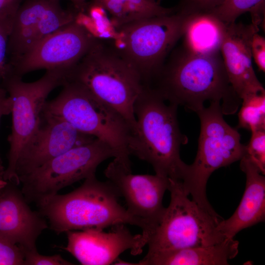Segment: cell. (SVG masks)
<instances>
[{
	"label": "cell",
	"mask_w": 265,
	"mask_h": 265,
	"mask_svg": "<svg viewBox=\"0 0 265 265\" xmlns=\"http://www.w3.org/2000/svg\"><path fill=\"white\" fill-rule=\"evenodd\" d=\"M224 0H180L174 7L175 13L186 16H196L208 13Z\"/></svg>",
	"instance_id": "cell-26"
},
{
	"label": "cell",
	"mask_w": 265,
	"mask_h": 265,
	"mask_svg": "<svg viewBox=\"0 0 265 265\" xmlns=\"http://www.w3.org/2000/svg\"><path fill=\"white\" fill-rule=\"evenodd\" d=\"M73 4L74 8L78 11H84L87 2L86 0H69Z\"/></svg>",
	"instance_id": "cell-32"
},
{
	"label": "cell",
	"mask_w": 265,
	"mask_h": 265,
	"mask_svg": "<svg viewBox=\"0 0 265 265\" xmlns=\"http://www.w3.org/2000/svg\"><path fill=\"white\" fill-rule=\"evenodd\" d=\"M67 72L61 70H46L38 80L24 81L22 77L9 73L2 80L11 104V132L8 136L9 150L8 164L4 169V180L19 185L16 164L26 144L41 125L46 99L55 88L63 85Z\"/></svg>",
	"instance_id": "cell-9"
},
{
	"label": "cell",
	"mask_w": 265,
	"mask_h": 265,
	"mask_svg": "<svg viewBox=\"0 0 265 265\" xmlns=\"http://www.w3.org/2000/svg\"><path fill=\"white\" fill-rule=\"evenodd\" d=\"M200 120V132L196 158L187 165L181 181L184 190L192 200L212 213H217L208 201L206 185L216 169L240 160L245 155L246 147L240 142V135L223 117L220 102L196 112Z\"/></svg>",
	"instance_id": "cell-6"
},
{
	"label": "cell",
	"mask_w": 265,
	"mask_h": 265,
	"mask_svg": "<svg viewBox=\"0 0 265 265\" xmlns=\"http://www.w3.org/2000/svg\"><path fill=\"white\" fill-rule=\"evenodd\" d=\"M25 265H73V263L64 259L60 255L47 256L40 254L37 249L23 250Z\"/></svg>",
	"instance_id": "cell-28"
},
{
	"label": "cell",
	"mask_w": 265,
	"mask_h": 265,
	"mask_svg": "<svg viewBox=\"0 0 265 265\" xmlns=\"http://www.w3.org/2000/svg\"><path fill=\"white\" fill-rule=\"evenodd\" d=\"M104 173L124 197L127 211L146 223L152 235L165 211L162 201L169 179L156 174H132L131 169L116 159L108 164Z\"/></svg>",
	"instance_id": "cell-12"
},
{
	"label": "cell",
	"mask_w": 265,
	"mask_h": 265,
	"mask_svg": "<svg viewBox=\"0 0 265 265\" xmlns=\"http://www.w3.org/2000/svg\"><path fill=\"white\" fill-rule=\"evenodd\" d=\"M15 185L8 182L0 192V239L23 250L37 249L38 238L49 228L47 220L30 209Z\"/></svg>",
	"instance_id": "cell-16"
},
{
	"label": "cell",
	"mask_w": 265,
	"mask_h": 265,
	"mask_svg": "<svg viewBox=\"0 0 265 265\" xmlns=\"http://www.w3.org/2000/svg\"><path fill=\"white\" fill-rule=\"evenodd\" d=\"M116 158L114 150L98 138L75 147L19 178L28 203L35 204L58 193L62 188L95 175L106 159Z\"/></svg>",
	"instance_id": "cell-10"
},
{
	"label": "cell",
	"mask_w": 265,
	"mask_h": 265,
	"mask_svg": "<svg viewBox=\"0 0 265 265\" xmlns=\"http://www.w3.org/2000/svg\"><path fill=\"white\" fill-rule=\"evenodd\" d=\"M97 39L75 20L43 38L11 63L10 73L21 77L40 69L68 73Z\"/></svg>",
	"instance_id": "cell-11"
},
{
	"label": "cell",
	"mask_w": 265,
	"mask_h": 265,
	"mask_svg": "<svg viewBox=\"0 0 265 265\" xmlns=\"http://www.w3.org/2000/svg\"><path fill=\"white\" fill-rule=\"evenodd\" d=\"M111 15L110 20L117 29L133 21L175 13L174 7H164L149 0H91Z\"/></svg>",
	"instance_id": "cell-21"
},
{
	"label": "cell",
	"mask_w": 265,
	"mask_h": 265,
	"mask_svg": "<svg viewBox=\"0 0 265 265\" xmlns=\"http://www.w3.org/2000/svg\"><path fill=\"white\" fill-rule=\"evenodd\" d=\"M11 104L4 88L0 87V120L2 116L11 113ZM4 169L0 158V174H4Z\"/></svg>",
	"instance_id": "cell-31"
},
{
	"label": "cell",
	"mask_w": 265,
	"mask_h": 265,
	"mask_svg": "<svg viewBox=\"0 0 265 265\" xmlns=\"http://www.w3.org/2000/svg\"><path fill=\"white\" fill-rule=\"evenodd\" d=\"M259 32V31H258ZM255 32L251 41V53L259 70L265 71V39L264 37Z\"/></svg>",
	"instance_id": "cell-29"
},
{
	"label": "cell",
	"mask_w": 265,
	"mask_h": 265,
	"mask_svg": "<svg viewBox=\"0 0 265 265\" xmlns=\"http://www.w3.org/2000/svg\"><path fill=\"white\" fill-rule=\"evenodd\" d=\"M15 15L0 18V81L3 80L10 72L6 58L8 39Z\"/></svg>",
	"instance_id": "cell-25"
},
{
	"label": "cell",
	"mask_w": 265,
	"mask_h": 265,
	"mask_svg": "<svg viewBox=\"0 0 265 265\" xmlns=\"http://www.w3.org/2000/svg\"><path fill=\"white\" fill-rule=\"evenodd\" d=\"M177 107L144 85L134 105L136 125L128 150L130 155L150 163L156 174L181 182L187 164L181 159L180 149L187 139L179 127Z\"/></svg>",
	"instance_id": "cell-3"
},
{
	"label": "cell",
	"mask_w": 265,
	"mask_h": 265,
	"mask_svg": "<svg viewBox=\"0 0 265 265\" xmlns=\"http://www.w3.org/2000/svg\"><path fill=\"white\" fill-rule=\"evenodd\" d=\"M240 161V168L246 178L244 192L233 214L226 220L222 219L218 226L227 238H234L242 229L265 219V177L247 155Z\"/></svg>",
	"instance_id": "cell-17"
},
{
	"label": "cell",
	"mask_w": 265,
	"mask_h": 265,
	"mask_svg": "<svg viewBox=\"0 0 265 265\" xmlns=\"http://www.w3.org/2000/svg\"><path fill=\"white\" fill-rule=\"evenodd\" d=\"M238 242L227 238L209 246L184 248L146 256L137 265H227L238 253Z\"/></svg>",
	"instance_id": "cell-18"
},
{
	"label": "cell",
	"mask_w": 265,
	"mask_h": 265,
	"mask_svg": "<svg viewBox=\"0 0 265 265\" xmlns=\"http://www.w3.org/2000/svg\"><path fill=\"white\" fill-rule=\"evenodd\" d=\"M0 265H25L23 249L0 239Z\"/></svg>",
	"instance_id": "cell-27"
},
{
	"label": "cell",
	"mask_w": 265,
	"mask_h": 265,
	"mask_svg": "<svg viewBox=\"0 0 265 265\" xmlns=\"http://www.w3.org/2000/svg\"><path fill=\"white\" fill-rule=\"evenodd\" d=\"M150 0L151 1H153V2H157V3H159V4H160L159 2H160V1L161 0Z\"/></svg>",
	"instance_id": "cell-34"
},
{
	"label": "cell",
	"mask_w": 265,
	"mask_h": 265,
	"mask_svg": "<svg viewBox=\"0 0 265 265\" xmlns=\"http://www.w3.org/2000/svg\"><path fill=\"white\" fill-rule=\"evenodd\" d=\"M7 183L8 182L4 180L3 175L0 174V192L6 186Z\"/></svg>",
	"instance_id": "cell-33"
},
{
	"label": "cell",
	"mask_w": 265,
	"mask_h": 265,
	"mask_svg": "<svg viewBox=\"0 0 265 265\" xmlns=\"http://www.w3.org/2000/svg\"><path fill=\"white\" fill-rule=\"evenodd\" d=\"M120 196L110 182L101 181L94 175L73 191L57 193L36 204L49 227L57 234L71 230H104L109 226L129 224L140 228L148 240L152 234L149 227L119 203Z\"/></svg>",
	"instance_id": "cell-2"
},
{
	"label": "cell",
	"mask_w": 265,
	"mask_h": 265,
	"mask_svg": "<svg viewBox=\"0 0 265 265\" xmlns=\"http://www.w3.org/2000/svg\"><path fill=\"white\" fill-rule=\"evenodd\" d=\"M65 81L75 82L91 96L114 109L133 132L134 105L144 84L138 72L115 51L98 39L68 72Z\"/></svg>",
	"instance_id": "cell-4"
},
{
	"label": "cell",
	"mask_w": 265,
	"mask_h": 265,
	"mask_svg": "<svg viewBox=\"0 0 265 265\" xmlns=\"http://www.w3.org/2000/svg\"><path fill=\"white\" fill-rule=\"evenodd\" d=\"M241 104L238 127L251 132L265 130V93L250 95L242 99Z\"/></svg>",
	"instance_id": "cell-23"
},
{
	"label": "cell",
	"mask_w": 265,
	"mask_h": 265,
	"mask_svg": "<svg viewBox=\"0 0 265 265\" xmlns=\"http://www.w3.org/2000/svg\"><path fill=\"white\" fill-rule=\"evenodd\" d=\"M149 84L168 103L196 112L209 101H222L223 114L241 103L232 87L220 52L202 53L184 46L175 50Z\"/></svg>",
	"instance_id": "cell-1"
},
{
	"label": "cell",
	"mask_w": 265,
	"mask_h": 265,
	"mask_svg": "<svg viewBox=\"0 0 265 265\" xmlns=\"http://www.w3.org/2000/svg\"><path fill=\"white\" fill-rule=\"evenodd\" d=\"M249 12L252 24L259 27L264 26L265 0H224L208 14L225 24L236 22L241 15Z\"/></svg>",
	"instance_id": "cell-22"
},
{
	"label": "cell",
	"mask_w": 265,
	"mask_h": 265,
	"mask_svg": "<svg viewBox=\"0 0 265 265\" xmlns=\"http://www.w3.org/2000/svg\"><path fill=\"white\" fill-rule=\"evenodd\" d=\"M259 27L252 23L225 24L220 51L230 84L241 100L265 93L252 63L251 41Z\"/></svg>",
	"instance_id": "cell-15"
},
{
	"label": "cell",
	"mask_w": 265,
	"mask_h": 265,
	"mask_svg": "<svg viewBox=\"0 0 265 265\" xmlns=\"http://www.w3.org/2000/svg\"><path fill=\"white\" fill-rule=\"evenodd\" d=\"M170 202L147 245L146 256L178 249L212 246L227 238L218 228L223 219L190 200L180 181L169 179Z\"/></svg>",
	"instance_id": "cell-8"
},
{
	"label": "cell",
	"mask_w": 265,
	"mask_h": 265,
	"mask_svg": "<svg viewBox=\"0 0 265 265\" xmlns=\"http://www.w3.org/2000/svg\"><path fill=\"white\" fill-rule=\"evenodd\" d=\"M59 94L47 101L43 115L62 119L80 132L106 143L116 159L131 169L128 150L130 126L114 109L91 96L79 84L66 81Z\"/></svg>",
	"instance_id": "cell-5"
},
{
	"label": "cell",
	"mask_w": 265,
	"mask_h": 265,
	"mask_svg": "<svg viewBox=\"0 0 265 265\" xmlns=\"http://www.w3.org/2000/svg\"><path fill=\"white\" fill-rule=\"evenodd\" d=\"M251 132L250 141L248 145H245V155L264 175L265 172V130L257 131Z\"/></svg>",
	"instance_id": "cell-24"
},
{
	"label": "cell",
	"mask_w": 265,
	"mask_h": 265,
	"mask_svg": "<svg viewBox=\"0 0 265 265\" xmlns=\"http://www.w3.org/2000/svg\"><path fill=\"white\" fill-rule=\"evenodd\" d=\"M53 0H24L17 11L9 37V65L29 50L41 19Z\"/></svg>",
	"instance_id": "cell-19"
},
{
	"label": "cell",
	"mask_w": 265,
	"mask_h": 265,
	"mask_svg": "<svg viewBox=\"0 0 265 265\" xmlns=\"http://www.w3.org/2000/svg\"><path fill=\"white\" fill-rule=\"evenodd\" d=\"M66 246L59 247L83 265L113 264L119 255L130 249L132 255L141 254L147 240L142 234L133 235L125 226H113L111 231L87 229L65 232Z\"/></svg>",
	"instance_id": "cell-13"
},
{
	"label": "cell",
	"mask_w": 265,
	"mask_h": 265,
	"mask_svg": "<svg viewBox=\"0 0 265 265\" xmlns=\"http://www.w3.org/2000/svg\"><path fill=\"white\" fill-rule=\"evenodd\" d=\"M95 138L80 132L62 119L42 114L40 127L24 147L17 162L16 173L19 184L20 177Z\"/></svg>",
	"instance_id": "cell-14"
},
{
	"label": "cell",
	"mask_w": 265,
	"mask_h": 265,
	"mask_svg": "<svg viewBox=\"0 0 265 265\" xmlns=\"http://www.w3.org/2000/svg\"><path fill=\"white\" fill-rule=\"evenodd\" d=\"M24 0H0V18L14 16Z\"/></svg>",
	"instance_id": "cell-30"
},
{
	"label": "cell",
	"mask_w": 265,
	"mask_h": 265,
	"mask_svg": "<svg viewBox=\"0 0 265 265\" xmlns=\"http://www.w3.org/2000/svg\"><path fill=\"white\" fill-rule=\"evenodd\" d=\"M225 24L208 14L193 16L185 33L183 45L202 53L220 51Z\"/></svg>",
	"instance_id": "cell-20"
},
{
	"label": "cell",
	"mask_w": 265,
	"mask_h": 265,
	"mask_svg": "<svg viewBox=\"0 0 265 265\" xmlns=\"http://www.w3.org/2000/svg\"><path fill=\"white\" fill-rule=\"evenodd\" d=\"M192 16L173 13L139 20L116 29L112 47L148 85L183 37Z\"/></svg>",
	"instance_id": "cell-7"
}]
</instances>
